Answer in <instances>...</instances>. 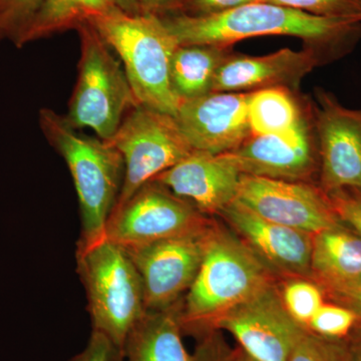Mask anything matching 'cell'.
<instances>
[{"label":"cell","mask_w":361,"mask_h":361,"mask_svg":"<svg viewBox=\"0 0 361 361\" xmlns=\"http://www.w3.org/2000/svg\"><path fill=\"white\" fill-rule=\"evenodd\" d=\"M179 45H214L228 49L235 42L266 35H288L307 44L326 63L348 54L361 39V25L314 16L270 2L255 1L224 13L161 16Z\"/></svg>","instance_id":"obj_1"},{"label":"cell","mask_w":361,"mask_h":361,"mask_svg":"<svg viewBox=\"0 0 361 361\" xmlns=\"http://www.w3.org/2000/svg\"><path fill=\"white\" fill-rule=\"evenodd\" d=\"M274 284V274L240 240L214 223L197 276L180 300L183 334L216 331L228 312Z\"/></svg>","instance_id":"obj_2"},{"label":"cell","mask_w":361,"mask_h":361,"mask_svg":"<svg viewBox=\"0 0 361 361\" xmlns=\"http://www.w3.org/2000/svg\"><path fill=\"white\" fill-rule=\"evenodd\" d=\"M40 130L63 157L77 191L80 214L78 246H89L106 238V228L122 189L125 164L111 144L80 134L66 116L51 109L39 111Z\"/></svg>","instance_id":"obj_3"},{"label":"cell","mask_w":361,"mask_h":361,"mask_svg":"<svg viewBox=\"0 0 361 361\" xmlns=\"http://www.w3.org/2000/svg\"><path fill=\"white\" fill-rule=\"evenodd\" d=\"M87 23L118 54L137 103L175 116L180 101L171 65L179 44L160 16L116 9Z\"/></svg>","instance_id":"obj_4"},{"label":"cell","mask_w":361,"mask_h":361,"mask_svg":"<svg viewBox=\"0 0 361 361\" xmlns=\"http://www.w3.org/2000/svg\"><path fill=\"white\" fill-rule=\"evenodd\" d=\"M77 268L92 330L123 351L130 330L147 311L141 277L132 259L123 247L104 238L78 246Z\"/></svg>","instance_id":"obj_5"},{"label":"cell","mask_w":361,"mask_h":361,"mask_svg":"<svg viewBox=\"0 0 361 361\" xmlns=\"http://www.w3.org/2000/svg\"><path fill=\"white\" fill-rule=\"evenodd\" d=\"M80 42L77 84L68 104V122L89 128L110 141L137 99L113 49L90 23L77 28Z\"/></svg>","instance_id":"obj_6"},{"label":"cell","mask_w":361,"mask_h":361,"mask_svg":"<svg viewBox=\"0 0 361 361\" xmlns=\"http://www.w3.org/2000/svg\"><path fill=\"white\" fill-rule=\"evenodd\" d=\"M108 142L120 152L125 164L122 189L114 211L194 151L175 116L141 104L128 113Z\"/></svg>","instance_id":"obj_7"},{"label":"cell","mask_w":361,"mask_h":361,"mask_svg":"<svg viewBox=\"0 0 361 361\" xmlns=\"http://www.w3.org/2000/svg\"><path fill=\"white\" fill-rule=\"evenodd\" d=\"M214 222L156 180L147 183L111 213L106 238L125 249L193 234Z\"/></svg>","instance_id":"obj_8"},{"label":"cell","mask_w":361,"mask_h":361,"mask_svg":"<svg viewBox=\"0 0 361 361\" xmlns=\"http://www.w3.org/2000/svg\"><path fill=\"white\" fill-rule=\"evenodd\" d=\"M148 245L125 249L139 272L146 310H160L179 302L197 276L211 228Z\"/></svg>","instance_id":"obj_9"},{"label":"cell","mask_w":361,"mask_h":361,"mask_svg":"<svg viewBox=\"0 0 361 361\" xmlns=\"http://www.w3.org/2000/svg\"><path fill=\"white\" fill-rule=\"evenodd\" d=\"M315 96L319 188L326 195L361 192V110L345 108L326 90H318Z\"/></svg>","instance_id":"obj_10"},{"label":"cell","mask_w":361,"mask_h":361,"mask_svg":"<svg viewBox=\"0 0 361 361\" xmlns=\"http://www.w3.org/2000/svg\"><path fill=\"white\" fill-rule=\"evenodd\" d=\"M236 200L263 219L311 235L341 222L329 196L302 180L242 175Z\"/></svg>","instance_id":"obj_11"},{"label":"cell","mask_w":361,"mask_h":361,"mask_svg":"<svg viewBox=\"0 0 361 361\" xmlns=\"http://www.w3.org/2000/svg\"><path fill=\"white\" fill-rule=\"evenodd\" d=\"M258 361H288L306 329L285 310L274 284L228 312L216 324Z\"/></svg>","instance_id":"obj_12"},{"label":"cell","mask_w":361,"mask_h":361,"mask_svg":"<svg viewBox=\"0 0 361 361\" xmlns=\"http://www.w3.org/2000/svg\"><path fill=\"white\" fill-rule=\"evenodd\" d=\"M250 92H210L180 102L175 118L194 151L221 155L241 146L252 135Z\"/></svg>","instance_id":"obj_13"},{"label":"cell","mask_w":361,"mask_h":361,"mask_svg":"<svg viewBox=\"0 0 361 361\" xmlns=\"http://www.w3.org/2000/svg\"><path fill=\"white\" fill-rule=\"evenodd\" d=\"M219 215L273 274L310 279L313 235L263 219L237 200Z\"/></svg>","instance_id":"obj_14"},{"label":"cell","mask_w":361,"mask_h":361,"mask_svg":"<svg viewBox=\"0 0 361 361\" xmlns=\"http://www.w3.org/2000/svg\"><path fill=\"white\" fill-rule=\"evenodd\" d=\"M226 154L242 175L270 179L303 182L319 164L313 120L287 134L251 135L241 146Z\"/></svg>","instance_id":"obj_15"},{"label":"cell","mask_w":361,"mask_h":361,"mask_svg":"<svg viewBox=\"0 0 361 361\" xmlns=\"http://www.w3.org/2000/svg\"><path fill=\"white\" fill-rule=\"evenodd\" d=\"M242 173L227 154L193 151L153 180L184 199L204 215H219L236 200Z\"/></svg>","instance_id":"obj_16"},{"label":"cell","mask_w":361,"mask_h":361,"mask_svg":"<svg viewBox=\"0 0 361 361\" xmlns=\"http://www.w3.org/2000/svg\"><path fill=\"white\" fill-rule=\"evenodd\" d=\"M327 63L318 52L280 49L262 56H229L214 80L212 92H252L269 87H298L316 66Z\"/></svg>","instance_id":"obj_17"},{"label":"cell","mask_w":361,"mask_h":361,"mask_svg":"<svg viewBox=\"0 0 361 361\" xmlns=\"http://www.w3.org/2000/svg\"><path fill=\"white\" fill-rule=\"evenodd\" d=\"M179 302L147 310L126 339L123 361H191L183 343Z\"/></svg>","instance_id":"obj_18"},{"label":"cell","mask_w":361,"mask_h":361,"mask_svg":"<svg viewBox=\"0 0 361 361\" xmlns=\"http://www.w3.org/2000/svg\"><path fill=\"white\" fill-rule=\"evenodd\" d=\"M310 279L322 290L361 280V236L341 222L313 235Z\"/></svg>","instance_id":"obj_19"},{"label":"cell","mask_w":361,"mask_h":361,"mask_svg":"<svg viewBox=\"0 0 361 361\" xmlns=\"http://www.w3.org/2000/svg\"><path fill=\"white\" fill-rule=\"evenodd\" d=\"M228 49L214 45H179L171 65V82L180 102L212 92L214 80Z\"/></svg>","instance_id":"obj_20"},{"label":"cell","mask_w":361,"mask_h":361,"mask_svg":"<svg viewBox=\"0 0 361 361\" xmlns=\"http://www.w3.org/2000/svg\"><path fill=\"white\" fill-rule=\"evenodd\" d=\"M118 8L114 0H44L18 47L51 37L56 33L75 30L97 16Z\"/></svg>","instance_id":"obj_21"},{"label":"cell","mask_w":361,"mask_h":361,"mask_svg":"<svg viewBox=\"0 0 361 361\" xmlns=\"http://www.w3.org/2000/svg\"><path fill=\"white\" fill-rule=\"evenodd\" d=\"M248 115L252 135L287 134L310 120H306L292 90L286 87L250 92Z\"/></svg>","instance_id":"obj_22"},{"label":"cell","mask_w":361,"mask_h":361,"mask_svg":"<svg viewBox=\"0 0 361 361\" xmlns=\"http://www.w3.org/2000/svg\"><path fill=\"white\" fill-rule=\"evenodd\" d=\"M285 310L304 329L324 303L322 287L310 278L288 277L280 291Z\"/></svg>","instance_id":"obj_23"},{"label":"cell","mask_w":361,"mask_h":361,"mask_svg":"<svg viewBox=\"0 0 361 361\" xmlns=\"http://www.w3.org/2000/svg\"><path fill=\"white\" fill-rule=\"evenodd\" d=\"M358 322L353 310L339 304L323 303L308 323L307 330L324 338L344 341Z\"/></svg>","instance_id":"obj_24"},{"label":"cell","mask_w":361,"mask_h":361,"mask_svg":"<svg viewBox=\"0 0 361 361\" xmlns=\"http://www.w3.org/2000/svg\"><path fill=\"white\" fill-rule=\"evenodd\" d=\"M288 361H351L345 339L324 338L306 330Z\"/></svg>","instance_id":"obj_25"},{"label":"cell","mask_w":361,"mask_h":361,"mask_svg":"<svg viewBox=\"0 0 361 361\" xmlns=\"http://www.w3.org/2000/svg\"><path fill=\"white\" fill-rule=\"evenodd\" d=\"M298 9L314 16L361 25V0H258Z\"/></svg>","instance_id":"obj_26"},{"label":"cell","mask_w":361,"mask_h":361,"mask_svg":"<svg viewBox=\"0 0 361 361\" xmlns=\"http://www.w3.org/2000/svg\"><path fill=\"white\" fill-rule=\"evenodd\" d=\"M44 0H0V28L18 47Z\"/></svg>","instance_id":"obj_27"},{"label":"cell","mask_w":361,"mask_h":361,"mask_svg":"<svg viewBox=\"0 0 361 361\" xmlns=\"http://www.w3.org/2000/svg\"><path fill=\"white\" fill-rule=\"evenodd\" d=\"M327 196L339 220L361 236V192L339 191Z\"/></svg>","instance_id":"obj_28"},{"label":"cell","mask_w":361,"mask_h":361,"mask_svg":"<svg viewBox=\"0 0 361 361\" xmlns=\"http://www.w3.org/2000/svg\"><path fill=\"white\" fill-rule=\"evenodd\" d=\"M68 361H123V355L108 337L92 330L85 348Z\"/></svg>","instance_id":"obj_29"},{"label":"cell","mask_w":361,"mask_h":361,"mask_svg":"<svg viewBox=\"0 0 361 361\" xmlns=\"http://www.w3.org/2000/svg\"><path fill=\"white\" fill-rule=\"evenodd\" d=\"M231 353L216 330L201 337L191 361H230Z\"/></svg>","instance_id":"obj_30"},{"label":"cell","mask_w":361,"mask_h":361,"mask_svg":"<svg viewBox=\"0 0 361 361\" xmlns=\"http://www.w3.org/2000/svg\"><path fill=\"white\" fill-rule=\"evenodd\" d=\"M258 0H183L180 13L191 16H209L231 11Z\"/></svg>","instance_id":"obj_31"},{"label":"cell","mask_w":361,"mask_h":361,"mask_svg":"<svg viewBox=\"0 0 361 361\" xmlns=\"http://www.w3.org/2000/svg\"><path fill=\"white\" fill-rule=\"evenodd\" d=\"M324 296L329 297L334 303L348 307L357 316L361 323V280L351 283L330 287L323 290Z\"/></svg>","instance_id":"obj_32"},{"label":"cell","mask_w":361,"mask_h":361,"mask_svg":"<svg viewBox=\"0 0 361 361\" xmlns=\"http://www.w3.org/2000/svg\"><path fill=\"white\" fill-rule=\"evenodd\" d=\"M144 14L164 16L166 14L178 13L182 8L183 0H137Z\"/></svg>","instance_id":"obj_33"},{"label":"cell","mask_w":361,"mask_h":361,"mask_svg":"<svg viewBox=\"0 0 361 361\" xmlns=\"http://www.w3.org/2000/svg\"><path fill=\"white\" fill-rule=\"evenodd\" d=\"M351 361H361V323H356L355 329L345 339Z\"/></svg>","instance_id":"obj_34"},{"label":"cell","mask_w":361,"mask_h":361,"mask_svg":"<svg viewBox=\"0 0 361 361\" xmlns=\"http://www.w3.org/2000/svg\"><path fill=\"white\" fill-rule=\"evenodd\" d=\"M116 6L128 14H141L139 1L137 0H114Z\"/></svg>","instance_id":"obj_35"},{"label":"cell","mask_w":361,"mask_h":361,"mask_svg":"<svg viewBox=\"0 0 361 361\" xmlns=\"http://www.w3.org/2000/svg\"><path fill=\"white\" fill-rule=\"evenodd\" d=\"M230 361H258L255 358L251 357L250 355H247L245 351L242 350L241 348H238L232 350L231 357Z\"/></svg>","instance_id":"obj_36"},{"label":"cell","mask_w":361,"mask_h":361,"mask_svg":"<svg viewBox=\"0 0 361 361\" xmlns=\"http://www.w3.org/2000/svg\"><path fill=\"white\" fill-rule=\"evenodd\" d=\"M4 33H2L1 28H0V39H4Z\"/></svg>","instance_id":"obj_37"}]
</instances>
